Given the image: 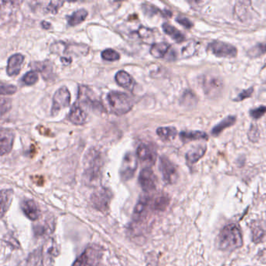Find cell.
<instances>
[{
	"mask_svg": "<svg viewBox=\"0 0 266 266\" xmlns=\"http://www.w3.org/2000/svg\"><path fill=\"white\" fill-rule=\"evenodd\" d=\"M103 165V156L100 151L89 150L84 158L83 178L88 185L96 184L101 178Z\"/></svg>",
	"mask_w": 266,
	"mask_h": 266,
	"instance_id": "cell-1",
	"label": "cell"
},
{
	"mask_svg": "<svg viewBox=\"0 0 266 266\" xmlns=\"http://www.w3.org/2000/svg\"><path fill=\"white\" fill-rule=\"evenodd\" d=\"M219 248L223 250H232L240 248L243 246V237L237 225L230 224L225 226L219 233Z\"/></svg>",
	"mask_w": 266,
	"mask_h": 266,
	"instance_id": "cell-2",
	"label": "cell"
},
{
	"mask_svg": "<svg viewBox=\"0 0 266 266\" xmlns=\"http://www.w3.org/2000/svg\"><path fill=\"white\" fill-rule=\"evenodd\" d=\"M107 102L111 111L114 114L122 116L132 110L134 101L132 98L126 93L113 91L107 95Z\"/></svg>",
	"mask_w": 266,
	"mask_h": 266,
	"instance_id": "cell-3",
	"label": "cell"
},
{
	"mask_svg": "<svg viewBox=\"0 0 266 266\" xmlns=\"http://www.w3.org/2000/svg\"><path fill=\"white\" fill-rule=\"evenodd\" d=\"M78 101L88 106L89 108L97 111L106 112L104 106L100 98L96 93L87 86L81 85L79 87Z\"/></svg>",
	"mask_w": 266,
	"mask_h": 266,
	"instance_id": "cell-4",
	"label": "cell"
},
{
	"mask_svg": "<svg viewBox=\"0 0 266 266\" xmlns=\"http://www.w3.org/2000/svg\"><path fill=\"white\" fill-rule=\"evenodd\" d=\"M113 199V194L106 188H100L91 196V202L93 207L101 212H106L110 207V202Z\"/></svg>",
	"mask_w": 266,
	"mask_h": 266,
	"instance_id": "cell-5",
	"label": "cell"
},
{
	"mask_svg": "<svg viewBox=\"0 0 266 266\" xmlns=\"http://www.w3.org/2000/svg\"><path fill=\"white\" fill-rule=\"evenodd\" d=\"M137 169H138V157L133 152L128 151L124 155L122 164L120 166V178L124 181L131 180L134 176Z\"/></svg>",
	"mask_w": 266,
	"mask_h": 266,
	"instance_id": "cell-6",
	"label": "cell"
},
{
	"mask_svg": "<svg viewBox=\"0 0 266 266\" xmlns=\"http://www.w3.org/2000/svg\"><path fill=\"white\" fill-rule=\"evenodd\" d=\"M70 100H71V96L67 87L65 86L59 87L55 93L52 99V107L51 110L52 115L56 116L60 110L69 107Z\"/></svg>",
	"mask_w": 266,
	"mask_h": 266,
	"instance_id": "cell-7",
	"label": "cell"
},
{
	"mask_svg": "<svg viewBox=\"0 0 266 266\" xmlns=\"http://www.w3.org/2000/svg\"><path fill=\"white\" fill-rule=\"evenodd\" d=\"M208 49L217 57L233 58L237 55V48L221 41H213L208 45Z\"/></svg>",
	"mask_w": 266,
	"mask_h": 266,
	"instance_id": "cell-8",
	"label": "cell"
},
{
	"mask_svg": "<svg viewBox=\"0 0 266 266\" xmlns=\"http://www.w3.org/2000/svg\"><path fill=\"white\" fill-rule=\"evenodd\" d=\"M159 169L162 173V179L165 184L172 185L176 183L178 179V168L167 157H160Z\"/></svg>",
	"mask_w": 266,
	"mask_h": 266,
	"instance_id": "cell-9",
	"label": "cell"
},
{
	"mask_svg": "<svg viewBox=\"0 0 266 266\" xmlns=\"http://www.w3.org/2000/svg\"><path fill=\"white\" fill-rule=\"evenodd\" d=\"M201 83L205 96L209 98L216 97L217 95L221 93L223 88L222 80L212 75L202 77Z\"/></svg>",
	"mask_w": 266,
	"mask_h": 266,
	"instance_id": "cell-10",
	"label": "cell"
},
{
	"mask_svg": "<svg viewBox=\"0 0 266 266\" xmlns=\"http://www.w3.org/2000/svg\"><path fill=\"white\" fill-rule=\"evenodd\" d=\"M138 183L145 192H152L156 188V176L150 167L141 169L138 178Z\"/></svg>",
	"mask_w": 266,
	"mask_h": 266,
	"instance_id": "cell-11",
	"label": "cell"
},
{
	"mask_svg": "<svg viewBox=\"0 0 266 266\" xmlns=\"http://www.w3.org/2000/svg\"><path fill=\"white\" fill-rule=\"evenodd\" d=\"M15 134L11 129L2 128L0 131V150L1 155L4 156L6 154L11 152L14 146Z\"/></svg>",
	"mask_w": 266,
	"mask_h": 266,
	"instance_id": "cell-12",
	"label": "cell"
},
{
	"mask_svg": "<svg viewBox=\"0 0 266 266\" xmlns=\"http://www.w3.org/2000/svg\"><path fill=\"white\" fill-rule=\"evenodd\" d=\"M137 157L138 159L148 165H152L156 161V153L148 145L141 144L137 149Z\"/></svg>",
	"mask_w": 266,
	"mask_h": 266,
	"instance_id": "cell-13",
	"label": "cell"
},
{
	"mask_svg": "<svg viewBox=\"0 0 266 266\" xmlns=\"http://www.w3.org/2000/svg\"><path fill=\"white\" fill-rule=\"evenodd\" d=\"M24 61H25V56L21 53L12 55L7 62V74L9 75L10 77H14L19 74Z\"/></svg>",
	"mask_w": 266,
	"mask_h": 266,
	"instance_id": "cell-14",
	"label": "cell"
},
{
	"mask_svg": "<svg viewBox=\"0 0 266 266\" xmlns=\"http://www.w3.org/2000/svg\"><path fill=\"white\" fill-rule=\"evenodd\" d=\"M149 203L150 198L148 195H144L140 197L133 212V220L134 222H139L144 218L146 214Z\"/></svg>",
	"mask_w": 266,
	"mask_h": 266,
	"instance_id": "cell-15",
	"label": "cell"
},
{
	"mask_svg": "<svg viewBox=\"0 0 266 266\" xmlns=\"http://www.w3.org/2000/svg\"><path fill=\"white\" fill-rule=\"evenodd\" d=\"M21 209L24 214L32 221H36L40 216V211H39L38 205L31 199H25L21 202Z\"/></svg>",
	"mask_w": 266,
	"mask_h": 266,
	"instance_id": "cell-16",
	"label": "cell"
},
{
	"mask_svg": "<svg viewBox=\"0 0 266 266\" xmlns=\"http://www.w3.org/2000/svg\"><path fill=\"white\" fill-rule=\"evenodd\" d=\"M87 118L86 112L77 103H74L69 113V120L70 122L74 125H83L87 121Z\"/></svg>",
	"mask_w": 266,
	"mask_h": 266,
	"instance_id": "cell-17",
	"label": "cell"
},
{
	"mask_svg": "<svg viewBox=\"0 0 266 266\" xmlns=\"http://www.w3.org/2000/svg\"><path fill=\"white\" fill-rule=\"evenodd\" d=\"M206 151H207V147L202 144L189 150L186 154L187 163L189 165L197 163L205 155Z\"/></svg>",
	"mask_w": 266,
	"mask_h": 266,
	"instance_id": "cell-18",
	"label": "cell"
},
{
	"mask_svg": "<svg viewBox=\"0 0 266 266\" xmlns=\"http://www.w3.org/2000/svg\"><path fill=\"white\" fill-rule=\"evenodd\" d=\"M115 80L120 87H124L129 91H133L135 86V80L131 75L124 70L117 72L115 76Z\"/></svg>",
	"mask_w": 266,
	"mask_h": 266,
	"instance_id": "cell-19",
	"label": "cell"
},
{
	"mask_svg": "<svg viewBox=\"0 0 266 266\" xmlns=\"http://www.w3.org/2000/svg\"><path fill=\"white\" fill-rule=\"evenodd\" d=\"M162 30L167 35L171 37L178 43H181L185 40V36L182 32H180L178 28L169 25V23H164L162 25Z\"/></svg>",
	"mask_w": 266,
	"mask_h": 266,
	"instance_id": "cell-20",
	"label": "cell"
},
{
	"mask_svg": "<svg viewBox=\"0 0 266 266\" xmlns=\"http://www.w3.org/2000/svg\"><path fill=\"white\" fill-rule=\"evenodd\" d=\"M63 47H64V53L69 54L83 55L85 56L88 53V46L86 45H79V44H65L63 42Z\"/></svg>",
	"mask_w": 266,
	"mask_h": 266,
	"instance_id": "cell-21",
	"label": "cell"
},
{
	"mask_svg": "<svg viewBox=\"0 0 266 266\" xmlns=\"http://www.w3.org/2000/svg\"><path fill=\"white\" fill-rule=\"evenodd\" d=\"M170 48L171 45L166 42L155 43L151 45L150 53L153 57L160 59V58H163L165 56Z\"/></svg>",
	"mask_w": 266,
	"mask_h": 266,
	"instance_id": "cell-22",
	"label": "cell"
},
{
	"mask_svg": "<svg viewBox=\"0 0 266 266\" xmlns=\"http://www.w3.org/2000/svg\"><path fill=\"white\" fill-rule=\"evenodd\" d=\"M88 13L86 10L80 9L74 11L71 15L67 17L68 25L73 27L80 25L83 21H85Z\"/></svg>",
	"mask_w": 266,
	"mask_h": 266,
	"instance_id": "cell-23",
	"label": "cell"
},
{
	"mask_svg": "<svg viewBox=\"0 0 266 266\" xmlns=\"http://www.w3.org/2000/svg\"><path fill=\"white\" fill-rule=\"evenodd\" d=\"M85 256L87 264L90 266H97L100 261V251L94 247H89L83 253Z\"/></svg>",
	"mask_w": 266,
	"mask_h": 266,
	"instance_id": "cell-24",
	"label": "cell"
},
{
	"mask_svg": "<svg viewBox=\"0 0 266 266\" xmlns=\"http://www.w3.org/2000/svg\"><path fill=\"white\" fill-rule=\"evenodd\" d=\"M180 138L183 141H196V140H207L206 133L201 131H182L180 134Z\"/></svg>",
	"mask_w": 266,
	"mask_h": 266,
	"instance_id": "cell-25",
	"label": "cell"
},
{
	"mask_svg": "<svg viewBox=\"0 0 266 266\" xmlns=\"http://www.w3.org/2000/svg\"><path fill=\"white\" fill-rule=\"evenodd\" d=\"M156 133L161 139L165 141H170L175 139L178 134V131L173 127H158Z\"/></svg>",
	"mask_w": 266,
	"mask_h": 266,
	"instance_id": "cell-26",
	"label": "cell"
},
{
	"mask_svg": "<svg viewBox=\"0 0 266 266\" xmlns=\"http://www.w3.org/2000/svg\"><path fill=\"white\" fill-rule=\"evenodd\" d=\"M236 123V117L233 116H229L226 117L224 120H222L221 122L216 124L212 130V134L213 136H218L221 134L225 129L228 127H232Z\"/></svg>",
	"mask_w": 266,
	"mask_h": 266,
	"instance_id": "cell-27",
	"label": "cell"
},
{
	"mask_svg": "<svg viewBox=\"0 0 266 266\" xmlns=\"http://www.w3.org/2000/svg\"><path fill=\"white\" fill-rule=\"evenodd\" d=\"M12 190H3L1 192V216L4 217L6 212H7L13 199Z\"/></svg>",
	"mask_w": 266,
	"mask_h": 266,
	"instance_id": "cell-28",
	"label": "cell"
},
{
	"mask_svg": "<svg viewBox=\"0 0 266 266\" xmlns=\"http://www.w3.org/2000/svg\"><path fill=\"white\" fill-rule=\"evenodd\" d=\"M169 202L170 200H169V196L162 194V195H158L155 198L153 203H152V207L155 210L162 212V211H165L169 206Z\"/></svg>",
	"mask_w": 266,
	"mask_h": 266,
	"instance_id": "cell-29",
	"label": "cell"
},
{
	"mask_svg": "<svg viewBox=\"0 0 266 266\" xmlns=\"http://www.w3.org/2000/svg\"><path fill=\"white\" fill-rule=\"evenodd\" d=\"M102 58L106 61L114 62L119 60L120 54L113 49H106L102 52Z\"/></svg>",
	"mask_w": 266,
	"mask_h": 266,
	"instance_id": "cell-30",
	"label": "cell"
},
{
	"mask_svg": "<svg viewBox=\"0 0 266 266\" xmlns=\"http://www.w3.org/2000/svg\"><path fill=\"white\" fill-rule=\"evenodd\" d=\"M38 80H39V75L35 70L28 71L22 77L23 83L28 86L33 85V84L37 83Z\"/></svg>",
	"mask_w": 266,
	"mask_h": 266,
	"instance_id": "cell-31",
	"label": "cell"
},
{
	"mask_svg": "<svg viewBox=\"0 0 266 266\" xmlns=\"http://www.w3.org/2000/svg\"><path fill=\"white\" fill-rule=\"evenodd\" d=\"M264 54H266V43L257 44L248 52L249 56L251 57H258Z\"/></svg>",
	"mask_w": 266,
	"mask_h": 266,
	"instance_id": "cell-32",
	"label": "cell"
},
{
	"mask_svg": "<svg viewBox=\"0 0 266 266\" xmlns=\"http://www.w3.org/2000/svg\"><path fill=\"white\" fill-rule=\"evenodd\" d=\"M253 241L256 244L266 242V230L261 228H254L252 231Z\"/></svg>",
	"mask_w": 266,
	"mask_h": 266,
	"instance_id": "cell-33",
	"label": "cell"
},
{
	"mask_svg": "<svg viewBox=\"0 0 266 266\" xmlns=\"http://www.w3.org/2000/svg\"><path fill=\"white\" fill-rule=\"evenodd\" d=\"M17 91H18V88H17L16 86L1 82V84H0V93H1L2 96L15 94L17 93Z\"/></svg>",
	"mask_w": 266,
	"mask_h": 266,
	"instance_id": "cell-34",
	"label": "cell"
},
{
	"mask_svg": "<svg viewBox=\"0 0 266 266\" xmlns=\"http://www.w3.org/2000/svg\"><path fill=\"white\" fill-rule=\"evenodd\" d=\"M35 70H39L43 74L46 75V72L49 71L50 73L52 71V67L49 62H39V63H34Z\"/></svg>",
	"mask_w": 266,
	"mask_h": 266,
	"instance_id": "cell-35",
	"label": "cell"
},
{
	"mask_svg": "<svg viewBox=\"0 0 266 266\" xmlns=\"http://www.w3.org/2000/svg\"><path fill=\"white\" fill-rule=\"evenodd\" d=\"M184 104L188 106H195L197 104V98L192 92H187L183 96Z\"/></svg>",
	"mask_w": 266,
	"mask_h": 266,
	"instance_id": "cell-36",
	"label": "cell"
},
{
	"mask_svg": "<svg viewBox=\"0 0 266 266\" xmlns=\"http://www.w3.org/2000/svg\"><path fill=\"white\" fill-rule=\"evenodd\" d=\"M260 132L255 124L250 126V130L248 131V138L252 142H257L259 139Z\"/></svg>",
	"mask_w": 266,
	"mask_h": 266,
	"instance_id": "cell-37",
	"label": "cell"
},
{
	"mask_svg": "<svg viewBox=\"0 0 266 266\" xmlns=\"http://www.w3.org/2000/svg\"><path fill=\"white\" fill-rule=\"evenodd\" d=\"M266 113V106H261L257 108L251 110L250 111V117L252 118L255 119V120H258V119L262 117Z\"/></svg>",
	"mask_w": 266,
	"mask_h": 266,
	"instance_id": "cell-38",
	"label": "cell"
},
{
	"mask_svg": "<svg viewBox=\"0 0 266 266\" xmlns=\"http://www.w3.org/2000/svg\"><path fill=\"white\" fill-rule=\"evenodd\" d=\"M11 107H12V103H11V100L9 99H1L0 101V113L1 115H4L6 113L9 112L11 110Z\"/></svg>",
	"mask_w": 266,
	"mask_h": 266,
	"instance_id": "cell-39",
	"label": "cell"
},
{
	"mask_svg": "<svg viewBox=\"0 0 266 266\" xmlns=\"http://www.w3.org/2000/svg\"><path fill=\"white\" fill-rule=\"evenodd\" d=\"M63 4L64 2H62V1H51L48 5L47 11L51 14H56Z\"/></svg>",
	"mask_w": 266,
	"mask_h": 266,
	"instance_id": "cell-40",
	"label": "cell"
},
{
	"mask_svg": "<svg viewBox=\"0 0 266 266\" xmlns=\"http://www.w3.org/2000/svg\"><path fill=\"white\" fill-rule=\"evenodd\" d=\"M253 92H254V88L252 87H249L247 90L242 91L241 93L235 98L233 101L235 102H240L244 101L246 99H248L250 96H252Z\"/></svg>",
	"mask_w": 266,
	"mask_h": 266,
	"instance_id": "cell-41",
	"label": "cell"
},
{
	"mask_svg": "<svg viewBox=\"0 0 266 266\" xmlns=\"http://www.w3.org/2000/svg\"><path fill=\"white\" fill-rule=\"evenodd\" d=\"M196 51V48H195V45L194 44H188L185 47L182 49V55L184 56H191L195 53Z\"/></svg>",
	"mask_w": 266,
	"mask_h": 266,
	"instance_id": "cell-42",
	"label": "cell"
},
{
	"mask_svg": "<svg viewBox=\"0 0 266 266\" xmlns=\"http://www.w3.org/2000/svg\"><path fill=\"white\" fill-rule=\"evenodd\" d=\"M176 22L179 23L180 25L185 27V28L190 29L193 27V23L190 21L188 18H184V17H178L176 19Z\"/></svg>",
	"mask_w": 266,
	"mask_h": 266,
	"instance_id": "cell-43",
	"label": "cell"
},
{
	"mask_svg": "<svg viewBox=\"0 0 266 266\" xmlns=\"http://www.w3.org/2000/svg\"><path fill=\"white\" fill-rule=\"evenodd\" d=\"M87 260H86L85 256L84 254H82L81 255L77 257L76 261L73 262V265L72 266H87Z\"/></svg>",
	"mask_w": 266,
	"mask_h": 266,
	"instance_id": "cell-44",
	"label": "cell"
},
{
	"mask_svg": "<svg viewBox=\"0 0 266 266\" xmlns=\"http://www.w3.org/2000/svg\"><path fill=\"white\" fill-rule=\"evenodd\" d=\"M137 32H137L138 35H139L141 38H142V39H145L147 37L149 36L151 33V30L148 29V28H143V27H141V28H139V30L137 31Z\"/></svg>",
	"mask_w": 266,
	"mask_h": 266,
	"instance_id": "cell-45",
	"label": "cell"
},
{
	"mask_svg": "<svg viewBox=\"0 0 266 266\" xmlns=\"http://www.w3.org/2000/svg\"><path fill=\"white\" fill-rule=\"evenodd\" d=\"M37 130H38L39 132L41 134H42V135L48 136V137L53 136V134H52L50 130H49V129L45 128L43 126H39V127H37Z\"/></svg>",
	"mask_w": 266,
	"mask_h": 266,
	"instance_id": "cell-46",
	"label": "cell"
},
{
	"mask_svg": "<svg viewBox=\"0 0 266 266\" xmlns=\"http://www.w3.org/2000/svg\"><path fill=\"white\" fill-rule=\"evenodd\" d=\"M258 261H261L262 263H266V250L265 249H263V250H260L258 254Z\"/></svg>",
	"mask_w": 266,
	"mask_h": 266,
	"instance_id": "cell-47",
	"label": "cell"
},
{
	"mask_svg": "<svg viewBox=\"0 0 266 266\" xmlns=\"http://www.w3.org/2000/svg\"><path fill=\"white\" fill-rule=\"evenodd\" d=\"M41 25H42V28L45 30L49 29V28H51V24L48 23L47 21H42V22L41 23Z\"/></svg>",
	"mask_w": 266,
	"mask_h": 266,
	"instance_id": "cell-48",
	"label": "cell"
},
{
	"mask_svg": "<svg viewBox=\"0 0 266 266\" xmlns=\"http://www.w3.org/2000/svg\"><path fill=\"white\" fill-rule=\"evenodd\" d=\"M61 61L62 63H64V64L68 65L71 63L72 60L71 59H69V58L63 57L61 58Z\"/></svg>",
	"mask_w": 266,
	"mask_h": 266,
	"instance_id": "cell-49",
	"label": "cell"
}]
</instances>
